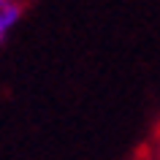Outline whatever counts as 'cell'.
Wrapping results in <instances>:
<instances>
[{
	"instance_id": "1",
	"label": "cell",
	"mask_w": 160,
	"mask_h": 160,
	"mask_svg": "<svg viewBox=\"0 0 160 160\" xmlns=\"http://www.w3.org/2000/svg\"><path fill=\"white\" fill-rule=\"evenodd\" d=\"M22 17V6L19 0H0V43L8 35V30L17 25V19Z\"/></svg>"
}]
</instances>
